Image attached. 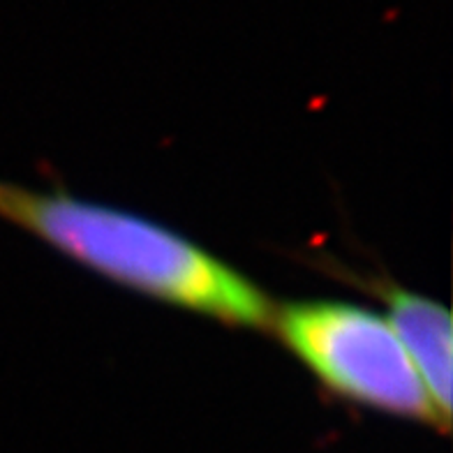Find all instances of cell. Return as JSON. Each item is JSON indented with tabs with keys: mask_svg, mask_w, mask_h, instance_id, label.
<instances>
[{
	"mask_svg": "<svg viewBox=\"0 0 453 453\" xmlns=\"http://www.w3.org/2000/svg\"><path fill=\"white\" fill-rule=\"evenodd\" d=\"M377 294H382L388 324L417 365L430 398L441 417L451 421V315L437 301L395 285L377 287Z\"/></svg>",
	"mask_w": 453,
	"mask_h": 453,
	"instance_id": "3",
	"label": "cell"
},
{
	"mask_svg": "<svg viewBox=\"0 0 453 453\" xmlns=\"http://www.w3.org/2000/svg\"><path fill=\"white\" fill-rule=\"evenodd\" d=\"M0 215L86 269L162 303L269 331L275 301L262 287L142 215L0 180Z\"/></svg>",
	"mask_w": 453,
	"mask_h": 453,
	"instance_id": "1",
	"label": "cell"
},
{
	"mask_svg": "<svg viewBox=\"0 0 453 453\" xmlns=\"http://www.w3.org/2000/svg\"><path fill=\"white\" fill-rule=\"evenodd\" d=\"M271 334L340 398L449 430L387 317L342 301L275 303Z\"/></svg>",
	"mask_w": 453,
	"mask_h": 453,
	"instance_id": "2",
	"label": "cell"
}]
</instances>
